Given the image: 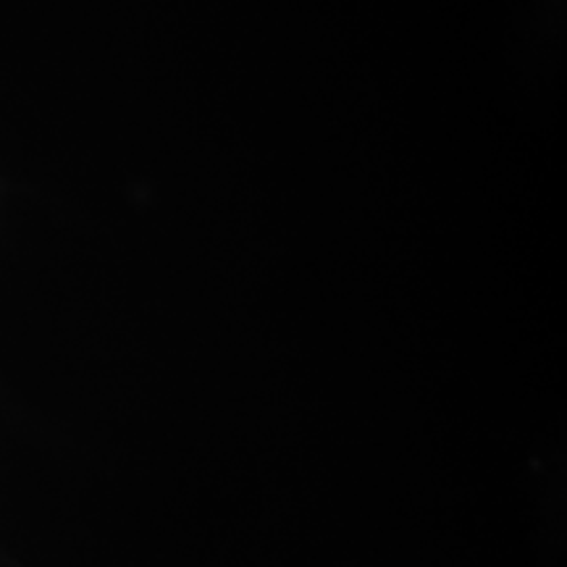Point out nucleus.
I'll return each mask as SVG.
<instances>
[]
</instances>
